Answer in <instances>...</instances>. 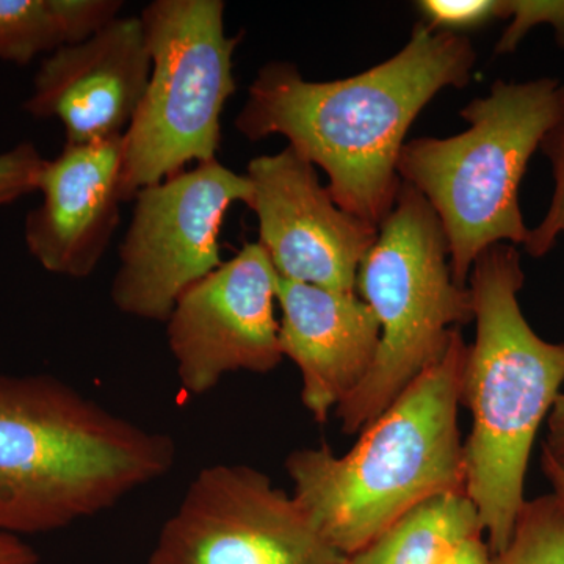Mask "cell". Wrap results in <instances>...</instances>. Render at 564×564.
<instances>
[{"instance_id": "1", "label": "cell", "mask_w": 564, "mask_h": 564, "mask_svg": "<svg viewBox=\"0 0 564 564\" xmlns=\"http://www.w3.org/2000/svg\"><path fill=\"white\" fill-rule=\"evenodd\" d=\"M475 62L467 36L421 21L402 51L348 79L311 82L293 63H269L234 126L251 141L285 137L328 174L340 209L380 228L402 187L397 165L411 124L437 93L466 87Z\"/></svg>"}, {"instance_id": "2", "label": "cell", "mask_w": 564, "mask_h": 564, "mask_svg": "<svg viewBox=\"0 0 564 564\" xmlns=\"http://www.w3.org/2000/svg\"><path fill=\"white\" fill-rule=\"evenodd\" d=\"M176 463L169 434L52 375L0 373V533H51L110 510Z\"/></svg>"}, {"instance_id": "3", "label": "cell", "mask_w": 564, "mask_h": 564, "mask_svg": "<svg viewBox=\"0 0 564 564\" xmlns=\"http://www.w3.org/2000/svg\"><path fill=\"white\" fill-rule=\"evenodd\" d=\"M466 352L458 329L443 358L364 426L347 454L322 444L285 459L293 497L340 555L355 554L425 500L466 492L458 423Z\"/></svg>"}, {"instance_id": "4", "label": "cell", "mask_w": 564, "mask_h": 564, "mask_svg": "<svg viewBox=\"0 0 564 564\" xmlns=\"http://www.w3.org/2000/svg\"><path fill=\"white\" fill-rule=\"evenodd\" d=\"M524 282L510 243L481 252L467 281L477 334L462 377V406L473 415L464 473L491 554L513 534L534 440L564 384V344L547 343L527 322L519 304Z\"/></svg>"}, {"instance_id": "5", "label": "cell", "mask_w": 564, "mask_h": 564, "mask_svg": "<svg viewBox=\"0 0 564 564\" xmlns=\"http://www.w3.org/2000/svg\"><path fill=\"white\" fill-rule=\"evenodd\" d=\"M563 110L562 80H497L459 113L467 131L403 144L397 173L436 212L456 284L467 285L474 262L492 245L525 243L519 187Z\"/></svg>"}, {"instance_id": "6", "label": "cell", "mask_w": 564, "mask_h": 564, "mask_svg": "<svg viewBox=\"0 0 564 564\" xmlns=\"http://www.w3.org/2000/svg\"><path fill=\"white\" fill-rule=\"evenodd\" d=\"M356 289L381 334L372 369L336 408L345 434L361 432L383 413L443 358L459 326L474 321L469 288L452 276L443 225L421 193L404 182L359 265Z\"/></svg>"}, {"instance_id": "7", "label": "cell", "mask_w": 564, "mask_h": 564, "mask_svg": "<svg viewBox=\"0 0 564 564\" xmlns=\"http://www.w3.org/2000/svg\"><path fill=\"white\" fill-rule=\"evenodd\" d=\"M221 0H155L141 11L151 76L135 117L122 135V195L215 161L221 113L236 91L234 52Z\"/></svg>"}, {"instance_id": "8", "label": "cell", "mask_w": 564, "mask_h": 564, "mask_svg": "<svg viewBox=\"0 0 564 564\" xmlns=\"http://www.w3.org/2000/svg\"><path fill=\"white\" fill-rule=\"evenodd\" d=\"M251 182L215 161L196 163L137 193L110 299L122 314L169 321L177 300L221 265L223 221L250 203Z\"/></svg>"}, {"instance_id": "9", "label": "cell", "mask_w": 564, "mask_h": 564, "mask_svg": "<svg viewBox=\"0 0 564 564\" xmlns=\"http://www.w3.org/2000/svg\"><path fill=\"white\" fill-rule=\"evenodd\" d=\"M343 558L269 475L217 464L188 486L148 564H339Z\"/></svg>"}, {"instance_id": "10", "label": "cell", "mask_w": 564, "mask_h": 564, "mask_svg": "<svg viewBox=\"0 0 564 564\" xmlns=\"http://www.w3.org/2000/svg\"><path fill=\"white\" fill-rule=\"evenodd\" d=\"M278 278L261 245L245 243L177 300L166 337L185 391L203 395L225 375H265L280 366Z\"/></svg>"}, {"instance_id": "11", "label": "cell", "mask_w": 564, "mask_h": 564, "mask_svg": "<svg viewBox=\"0 0 564 564\" xmlns=\"http://www.w3.org/2000/svg\"><path fill=\"white\" fill-rule=\"evenodd\" d=\"M248 207L259 221V245L278 276L334 292H356L359 265L378 229L333 202L313 163L291 147L248 163Z\"/></svg>"}, {"instance_id": "12", "label": "cell", "mask_w": 564, "mask_h": 564, "mask_svg": "<svg viewBox=\"0 0 564 564\" xmlns=\"http://www.w3.org/2000/svg\"><path fill=\"white\" fill-rule=\"evenodd\" d=\"M150 76L141 18H117L91 39L47 55L22 109L61 121L66 144L98 143L124 135Z\"/></svg>"}, {"instance_id": "13", "label": "cell", "mask_w": 564, "mask_h": 564, "mask_svg": "<svg viewBox=\"0 0 564 564\" xmlns=\"http://www.w3.org/2000/svg\"><path fill=\"white\" fill-rule=\"evenodd\" d=\"M122 135L65 144L44 162L41 203L25 218L24 240L46 272L84 280L95 272L120 225Z\"/></svg>"}, {"instance_id": "14", "label": "cell", "mask_w": 564, "mask_h": 564, "mask_svg": "<svg viewBox=\"0 0 564 564\" xmlns=\"http://www.w3.org/2000/svg\"><path fill=\"white\" fill-rule=\"evenodd\" d=\"M282 355L302 375V402L317 423L351 395L372 369L380 323L358 293L278 278Z\"/></svg>"}, {"instance_id": "15", "label": "cell", "mask_w": 564, "mask_h": 564, "mask_svg": "<svg viewBox=\"0 0 564 564\" xmlns=\"http://www.w3.org/2000/svg\"><path fill=\"white\" fill-rule=\"evenodd\" d=\"M484 534L466 492L434 496L339 564H443L463 541Z\"/></svg>"}, {"instance_id": "16", "label": "cell", "mask_w": 564, "mask_h": 564, "mask_svg": "<svg viewBox=\"0 0 564 564\" xmlns=\"http://www.w3.org/2000/svg\"><path fill=\"white\" fill-rule=\"evenodd\" d=\"M120 0H0V61L28 65L117 20Z\"/></svg>"}, {"instance_id": "17", "label": "cell", "mask_w": 564, "mask_h": 564, "mask_svg": "<svg viewBox=\"0 0 564 564\" xmlns=\"http://www.w3.org/2000/svg\"><path fill=\"white\" fill-rule=\"evenodd\" d=\"M489 564H564V507L555 494L527 500L507 547Z\"/></svg>"}, {"instance_id": "18", "label": "cell", "mask_w": 564, "mask_h": 564, "mask_svg": "<svg viewBox=\"0 0 564 564\" xmlns=\"http://www.w3.org/2000/svg\"><path fill=\"white\" fill-rule=\"evenodd\" d=\"M540 150L551 162L554 193L543 221L530 229L524 243L525 251L534 259L544 258L564 236V110L551 131L545 133Z\"/></svg>"}, {"instance_id": "19", "label": "cell", "mask_w": 564, "mask_h": 564, "mask_svg": "<svg viewBox=\"0 0 564 564\" xmlns=\"http://www.w3.org/2000/svg\"><path fill=\"white\" fill-rule=\"evenodd\" d=\"M502 20L510 24L497 41L496 55L513 52L530 29L541 24L552 25L564 47V0H502Z\"/></svg>"}, {"instance_id": "20", "label": "cell", "mask_w": 564, "mask_h": 564, "mask_svg": "<svg viewBox=\"0 0 564 564\" xmlns=\"http://www.w3.org/2000/svg\"><path fill=\"white\" fill-rule=\"evenodd\" d=\"M417 9L426 24L454 33L502 20V0H422Z\"/></svg>"}, {"instance_id": "21", "label": "cell", "mask_w": 564, "mask_h": 564, "mask_svg": "<svg viewBox=\"0 0 564 564\" xmlns=\"http://www.w3.org/2000/svg\"><path fill=\"white\" fill-rule=\"evenodd\" d=\"M44 162L46 159L31 141L0 152V207L39 191Z\"/></svg>"}, {"instance_id": "22", "label": "cell", "mask_w": 564, "mask_h": 564, "mask_svg": "<svg viewBox=\"0 0 564 564\" xmlns=\"http://www.w3.org/2000/svg\"><path fill=\"white\" fill-rule=\"evenodd\" d=\"M543 451L547 452L556 463L564 466V393H560L558 399L552 408L547 417V437L543 445Z\"/></svg>"}, {"instance_id": "23", "label": "cell", "mask_w": 564, "mask_h": 564, "mask_svg": "<svg viewBox=\"0 0 564 564\" xmlns=\"http://www.w3.org/2000/svg\"><path fill=\"white\" fill-rule=\"evenodd\" d=\"M40 555L31 544L13 534L0 533V564H39Z\"/></svg>"}, {"instance_id": "24", "label": "cell", "mask_w": 564, "mask_h": 564, "mask_svg": "<svg viewBox=\"0 0 564 564\" xmlns=\"http://www.w3.org/2000/svg\"><path fill=\"white\" fill-rule=\"evenodd\" d=\"M491 551L484 540V534L463 541L443 564H489Z\"/></svg>"}, {"instance_id": "25", "label": "cell", "mask_w": 564, "mask_h": 564, "mask_svg": "<svg viewBox=\"0 0 564 564\" xmlns=\"http://www.w3.org/2000/svg\"><path fill=\"white\" fill-rule=\"evenodd\" d=\"M541 466H543V473L551 481L552 488H554L555 496L558 497L564 507V466L556 463L545 451L541 454Z\"/></svg>"}]
</instances>
